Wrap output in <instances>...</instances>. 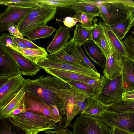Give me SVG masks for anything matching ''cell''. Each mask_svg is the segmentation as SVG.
Here are the masks:
<instances>
[{
  "label": "cell",
  "instance_id": "1",
  "mask_svg": "<svg viewBox=\"0 0 134 134\" xmlns=\"http://www.w3.org/2000/svg\"><path fill=\"white\" fill-rule=\"evenodd\" d=\"M60 79L56 93L64 102V108L60 111V122L61 127L65 128L70 125L74 118L79 114L82 104L89 96L84 92Z\"/></svg>",
  "mask_w": 134,
  "mask_h": 134
},
{
  "label": "cell",
  "instance_id": "2",
  "mask_svg": "<svg viewBox=\"0 0 134 134\" xmlns=\"http://www.w3.org/2000/svg\"><path fill=\"white\" fill-rule=\"evenodd\" d=\"M58 77L52 75H42L34 79H25L26 90L36 95L47 105H56L59 109L64 105L63 99L55 92Z\"/></svg>",
  "mask_w": 134,
  "mask_h": 134
},
{
  "label": "cell",
  "instance_id": "3",
  "mask_svg": "<svg viewBox=\"0 0 134 134\" xmlns=\"http://www.w3.org/2000/svg\"><path fill=\"white\" fill-rule=\"evenodd\" d=\"M14 125L23 131L38 132L57 129L56 123L50 118L43 115L26 111L21 112L8 118Z\"/></svg>",
  "mask_w": 134,
  "mask_h": 134
},
{
  "label": "cell",
  "instance_id": "4",
  "mask_svg": "<svg viewBox=\"0 0 134 134\" xmlns=\"http://www.w3.org/2000/svg\"><path fill=\"white\" fill-rule=\"evenodd\" d=\"M57 7L40 3L21 21L17 26L24 36L32 30L40 27L47 26V23L54 19Z\"/></svg>",
  "mask_w": 134,
  "mask_h": 134
},
{
  "label": "cell",
  "instance_id": "5",
  "mask_svg": "<svg viewBox=\"0 0 134 134\" xmlns=\"http://www.w3.org/2000/svg\"><path fill=\"white\" fill-rule=\"evenodd\" d=\"M99 79L100 83L94 97L108 106L122 99L124 90L121 74L113 80L108 79L104 75Z\"/></svg>",
  "mask_w": 134,
  "mask_h": 134
},
{
  "label": "cell",
  "instance_id": "6",
  "mask_svg": "<svg viewBox=\"0 0 134 134\" xmlns=\"http://www.w3.org/2000/svg\"><path fill=\"white\" fill-rule=\"evenodd\" d=\"M73 134H111L112 129L100 116L80 115L72 125Z\"/></svg>",
  "mask_w": 134,
  "mask_h": 134
},
{
  "label": "cell",
  "instance_id": "7",
  "mask_svg": "<svg viewBox=\"0 0 134 134\" xmlns=\"http://www.w3.org/2000/svg\"><path fill=\"white\" fill-rule=\"evenodd\" d=\"M98 8V16L110 26L127 18V15L118 0L95 1Z\"/></svg>",
  "mask_w": 134,
  "mask_h": 134
},
{
  "label": "cell",
  "instance_id": "8",
  "mask_svg": "<svg viewBox=\"0 0 134 134\" xmlns=\"http://www.w3.org/2000/svg\"><path fill=\"white\" fill-rule=\"evenodd\" d=\"M46 58L53 62L78 65L91 69L84 62L72 38L60 50L48 54Z\"/></svg>",
  "mask_w": 134,
  "mask_h": 134
},
{
  "label": "cell",
  "instance_id": "9",
  "mask_svg": "<svg viewBox=\"0 0 134 134\" xmlns=\"http://www.w3.org/2000/svg\"><path fill=\"white\" fill-rule=\"evenodd\" d=\"M100 117L112 129L115 127L134 134V112L119 113L106 110Z\"/></svg>",
  "mask_w": 134,
  "mask_h": 134
},
{
  "label": "cell",
  "instance_id": "10",
  "mask_svg": "<svg viewBox=\"0 0 134 134\" xmlns=\"http://www.w3.org/2000/svg\"><path fill=\"white\" fill-rule=\"evenodd\" d=\"M0 14V31L7 30L8 25L11 23L17 26L34 8L8 5Z\"/></svg>",
  "mask_w": 134,
  "mask_h": 134
},
{
  "label": "cell",
  "instance_id": "11",
  "mask_svg": "<svg viewBox=\"0 0 134 134\" xmlns=\"http://www.w3.org/2000/svg\"><path fill=\"white\" fill-rule=\"evenodd\" d=\"M40 68H50L64 70L74 72L96 79H98L100 74L92 69L81 66L64 62H56L51 61L46 58L37 64Z\"/></svg>",
  "mask_w": 134,
  "mask_h": 134
},
{
  "label": "cell",
  "instance_id": "12",
  "mask_svg": "<svg viewBox=\"0 0 134 134\" xmlns=\"http://www.w3.org/2000/svg\"><path fill=\"white\" fill-rule=\"evenodd\" d=\"M21 74L19 65L0 43V79L7 80Z\"/></svg>",
  "mask_w": 134,
  "mask_h": 134
},
{
  "label": "cell",
  "instance_id": "13",
  "mask_svg": "<svg viewBox=\"0 0 134 134\" xmlns=\"http://www.w3.org/2000/svg\"><path fill=\"white\" fill-rule=\"evenodd\" d=\"M24 80L21 74L7 80L0 79V108L19 91Z\"/></svg>",
  "mask_w": 134,
  "mask_h": 134
},
{
  "label": "cell",
  "instance_id": "14",
  "mask_svg": "<svg viewBox=\"0 0 134 134\" xmlns=\"http://www.w3.org/2000/svg\"><path fill=\"white\" fill-rule=\"evenodd\" d=\"M98 24L103 28L114 57L122 63V60L127 57L123 41L115 35L110 26L106 24L104 21H100Z\"/></svg>",
  "mask_w": 134,
  "mask_h": 134
},
{
  "label": "cell",
  "instance_id": "15",
  "mask_svg": "<svg viewBox=\"0 0 134 134\" xmlns=\"http://www.w3.org/2000/svg\"><path fill=\"white\" fill-rule=\"evenodd\" d=\"M23 101L25 111L41 114L50 118L48 105L37 96L26 90Z\"/></svg>",
  "mask_w": 134,
  "mask_h": 134
},
{
  "label": "cell",
  "instance_id": "16",
  "mask_svg": "<svg viewBox=\"0 0 134 134\" xmlns=\"http://www.w3.org/2000/svg\"><path fill=\"white\" fill-rule=\"evenodd\" d=\"M3 46L18 63L22 75L33 76L40 71V68L37 64L10 47Z\"/></svg>",
  "mask_w": 134,
  "mask_h": 134
},
{
  "label": "cell",
  "instance_id": "17",
  "mask_svg": "<svg viewBox=\"0 0 134 134\" xmlns=\"http://www.w3.org/2000/svg\"><path fill=\"white\" fill-rule=\"evenodd\" d=\"M71 38L69 28L60 25L59 29L56 30L53 39L47 47L46 50L49 54L56 52L66 45Z\"/></svg>",
  "mask_w": 134,
  "mask_h": 134
},
{
  "label": "cell",
  "instance_id": "18",
  "mask_svg": "<svg viewBox=\"0 0 134 134\" xmlns=\"http://www.w3.org/2000/svg\"><path fill=\"white\" fill-rule=\"evenodd\" d=\"M26 90L24 85L3 106L0 108V120L9 118L13 111L23 102Z\"/></svg>",
  "mask_w": 134,
  "mask_h": 134
},
{
  "label": "cell",
  "instance_id": "19",
  "mask_svg": "<svg viewBox=\"0 0 134 134\" xmlns=\"http://www.w3.org/2000/svg\"><path fill=\"white\" fill-rule=\"evenodd\" d=\"M122 85L124 90L134 91V60L128 57L122 61Z\"/></svg>",
  "mask_w": 134,
  "mask_h": 134
},
{
  "label": "cell",
  "instance_id": "20",
  "mask_svg": "<svg viewBox=\"0 0 134 134\" xmlns=\"http://www.w3.org/2000/svg\"><path fill=\"white\" fill-rule=\"evenodd\" d=\"M122 63L114 56L111 49L106 58L105 67L103 72V75L107 78L113 80L121 74Z\"/></svg>",
  "mask_w": 134,
  "mask_h": 134
},
{
  "label": "cell",
  "instance_id": "21",
  "mask_svg": "<svg viewBox=\"0 0 134 134\" xmlns=\"http://www.w3.org/2000/svg\"><path fill=\"white\" fill-rule=\"evenodd\" d=\"M83 45L86 53L90 58L104 69L106 58L97 44L91 40L85 42Z\"/></svg>",
  "mask_w": 134,
  "mask_h": 134
},
{
  "label": "cell",
  "instance_id": "22",
  "mask_svg": "<svg viewBox=\"0 0 134 134\" xmlns=\"http://www.w3.org/2000/svg\"><path fill=\"white\" fill-rule=\"evenodd\" d=\"M8 47L36 64L46 58L48 54L45 49L42 47L38 49L23 48L16 46Z\"/></svg>",
  "mask_w": 134,
  "mask_h": 134
},
{
  "label": "cell",
  "instance_id": "23",
  "mask_svg": "<svg viewBox=\"0 0 134 134\" xmlns=\"http://www.w3.org/2000/svg\"><path fill=\"white\" fill-rule=\"evenodd\" d=\"M43 69L49 74L65 81L72 80L86 82L92 79H97L74 72L64 70L50 68H44Z\"/></svg>",
  "mask_w": 134,
  "mask_h": 134
},
{
  "label": "cell",
  "instance_id": "24",
  "mask_svg": "<svg viewBox=\"0 0 134 134\" xmlns=\"http://www.w3.org/2000/svg\"><path fill=\"white\" fill-rule=\"evenodd\" d=\"M86 100L87 105L83 114L100 117L109 106L94 97L89 96Z\"/></svg>",
  "mask_w": 134,
  "mask_h": 134
},
{
  "label": "cell",
  "instance_id": "25",
  "mask_svg": "<svg viewBox=\"0 0 134 134\" xmlns=\"http://www.w3.org/2000/svg\"><path fill=\"white\" fill-rule=\"evenodd\" d=\"M93 27H86L80 24L76 25L74 31L73 41L75 44L81 46L85 42L89 40H92L91 32Z\"/></svg>",
  "mask_w": 134,
  "mask_h": 134
},
{
  "label": "cell",
  "instance_id": "26",
  "mask_svg": "<svg viewBox=\"0 0 134 134\" xmlns=\"http://www.w3.org/2000/svg\"><path fill=\"white\" fill-rule=\"evenodd\" d=\"M76 12H84L98 14L99 10L95 0H77L70 7Z\"/></svg>",
  "mask_w": 134,
  "mask_h": 134
},
{
  "label": "cell",
  "instance_id": "27",
  "mask_svg": "<svg viewBox=\"0 0 134 134\" xmlns=\"http://www.w3.org/2000/svg\"><path fill=\"white\" fill-rule=\"evenodd\" d=\"M56 30L55 29L51 26H41L32 30L25 36L28 40L32 41L39 39L49 37Z\"/></svg>",
  "mask_w": 134,
  "mask_h": 134
},
{
  "label": "cell",
  "instance_id": "28",
  "mask_svg": "<svg viewBox=\"0 0 134 134\" xmlns=\"http://www.w3.org/2000/svg\"><path fill=\"white\" fill-rule=\"evenodd\" d=\"M107 110L116 113L134 112V100H120L109 106Z\"/></svg>",
  "mask_w": 134,
  "mask_h": 134
},
{
  "label": "cell",
  "instance_id": "29",
  "mask_svg": "<svg viewBox=\"0 0 134 134\" xmlns=\"http://www.w3.org/2000/svg\"><path fill=\"white\" fill-rule=\"evenodd\" d=\"M133 26V24L127 18L110 26L115 35L122 40Z\"/></svg>",
  "mask_w": 134,
  "mask_h": 134
},
{
  "label": "cell",
  "instance_id": "30",
  "mask_svg": "<svg viewBox=\"0 0 134 134\" xmlns=\"http://www.w3.org/2000/svg\"><path fill=\"white\" fill-rule=\"evenodd\" d=\"M98 16V14L92 13L78 11L74 15L75 18L83 26L86 27L92 26V22L94 18Z\"/></svg>",
  "mask_w": 134,
  "mask_h": 134
},
{
  "label": "cell",
  "instance_id": "31",
  "mask_svg": "<svg viewBox=\"0 0 134 134\" xmlns=\"http://www.w3.org/2000/svg\"><path fill=\"white\" fill-rule=\"evenodd\" d=\"M0 4L7 6L13 5L24 7L35 8L39 6L38 0H1Z\"/></svg>",
  "mask_w": 134,
  "mask_h": 134
},
{
  "label": "cell",
  "instance_id": "32",
  "mask_svg": "<svg viewBox=\"0 0 134 134\" xmlns=\"http://www.w3.org/2000/svg\"><path fill=\"white\" fill-rule=\"evenodd\" d=\"M5 119L0 120V134H23L20 129Z\"/></svg>",
  "mask_w": 134,
  "mask_h": 134
},
{
  "label": "cell",
  "instance_id": "33",
  "mask_svg": "<svg viewBox=\"0 0 134 134\" xmlns=\"http://www.w3.org/2000/svg\"><path fill=\"white\" fill-rule=\"evenodd\" d=\"M65 81L70 85L84 92L89 96H95L96 92L95 89L89 85L86 82L72 80Z\"/></svg>",
  "mask_w": 134,
  "mask_h": 134
},
{
  "label": "cell",
  "instance_id": "34",
  "mask_svg": "<svg viewBox=\"0 0 134 134\" xmlns=\"http://www.w3.org/2000/svg\"><path fill=\"white\" fill-rule=\"evenodd\" d=\"M77 0H38L39 3H42L57 7L69 8Z\"/></svg>",
  "mask_w": 134,
  "mask_h": 134
},
{
  "label": "cell",
  "instance_id": "35",
  "mask_svg": "<svg viewBox=\"0 0 134 134\" xmlns=\"http://www.w3.org/2000/svg\"><path fill=\"white\" fill-rule=\"evenodd\" d=\"M127 13L129 19L134 26V0H119Z\"/></svg>",
  "mask_w": 134,
  "mask_h": 134
},
{
  "label": "cell",
  "instance_id": "36",
  "mask_svg": "<svg viewBox=\"0 0 134 134\" xmlns=\"http://www.w3.org/2000/svg\"><path fill=\"white\" fill-rule=\"evenodd\" d=\"M96 43L107 58L110 52L111 48L104 33L99 37Z\"/></svg>",
  "mask_w": 134,
  "mask_h": 134
},
{
  "label": "cell",
  "instance_id": "37",
  "mask_svg": "<svg viewBox=\"0 0 134 134\" xmlns=\"http://www.w3.org/2000/svg\"><path fill=\"white\" fill-rule=\"evenodd\" d=\"M127 56L134 60V39L131 36L126 37L123 41Z\"/></svg>",
  "mask_w": 134,
  "mask_h": 134
},
{
  "label": "cell",
  "instance_id": "38",
  "mask_svg": "<svg viewBox=\"0 0 134 134\" xmlns=\"http://www.w3.org/2000/svg\"><path fill=\"white\" fill-rule=\"evenodd\" d=\"M0 43L7 47L18 46L14 37L8 33H4L0 37Z\"/></svg>",
  "mask_w": 134,
  "mask_h": 134
},
{
  "label": "cell",
  "instance_id": "39",
  "mask_svg": "<svg viewBox=\"0 0 134 134\" xmlns=\"http://www.w3.org/2000/svg\"><path fill=\"white\" fill-rule=\"evenodd\" d=\"M50 114V118L57 123L61 120V117L59 110L56 105H48Z\"/></svg>",
  "mask_w": 134,
  "mask_h": 134
},
{
  "label": "cell",
  "instance_id": "40",
  "mask_svg": "<svg viewBox=\"0 0 134 134\" xmlns=\"http://www.w3.org/2000/svg\"><path fill=\"white\" fill-rule=\"evenodd\" d=\"M104 33L102 27L99 24L94 23L91 32L92 40L96 43L99 37Z\"/></svg>",
  "mask_w": 134,
  "mask_h": 134
},
{
  "label": "cell",
  "instance_id": "41",
  "mask_svg": "<svg viewBox=\"0 0 134 134\" xmlns=\"http://www.w3.org/2000/svg\"><path fill=\"white\" fill-rule=\"evenodd\" d=\"M7 30L11 35L14 37L20 38H24V36L20 31L17 26L12 23L8 25Z\"/></svg>",
  "mask_w": 134,
  "mask_h": 134
},
{
  "label": "cell",
  "instance_id": "42",
  "mask_svg": "<svg viewBox=\"0 0 134 134\" xmlns=\"http://www.w3.org/2000/svg\"><path fill=\"white\" fill-rule=\"evenodd\" d=\"M44 132L45 134H73V132L70 131L68 127L65 128L60 127L54 130H47Z\"/></svg>",
  "mask_w": 134,
  "mask_h": 134
},
{
  "label": "cell",
  "instance_id": "43",
  "mask_svg": "<svg viewBox=\"0 0 134 134\" xmlns=\"http://www.w3.org/2000/svg\"><path fill=\"white\" fill-rule=\"evenodd\" d=\"M76 46L85 63L90 67L91 69L96 72H98L94 65L90 61L85 54L81 46L76 45Z\"/></svg>",
  "mask_w": 134,
  "mask_h": 134
},
{
  "label": "cell",
  "instance_id": "44",
  "mask_svg": "<svg viewBox=\"0 0 134 134\" xmlns=\"http://www.w3.org/2000/svg\"><path fill=\"white\" fill-rule=\"evenodd\" d=\"M16 38L19 41L24 43L27 48L34 49H40L42 47L37 45L35 43L32 42V41H30L28 39L24 38H21L17 37Z\"/></svg>",
  "mask_w": 134,
  "mask_h": 134
},
{
  "label": "cell",
  "instance_id": "45",
  "mask_svg": "<svg viewBox=\"0 0 134 134\" xmlns=\"http://www.w3.org/2000/svg\"><path fill=\"white\" fill-rule=\"evenodd\" d=\"M78 22L75 18L70 16H67L64 18L63 21L64 24L69 28L73 27Z\"/></svg>",
  "mask_w": 134,
  "mask_h": 134
},
{
  "label": "cell",
  "instance_id": "46",
  "mask_svg": "<svg viewBox=\"0 0 134 134\" xmlns=\"http://www.w3.org/2000/svg\"><path fill=\"white\" fill-rule=\"evenodd\" d=\"M122 99L126 101L134 100V91L124 90L122 94Z\"/></svg>",
  "mask_w": 134,
  "mask_h": 134
},
{
  "label": "cell",
  "instance_id": "47",
  "mask_svg": "<svg viewBox=\"0 0 134 134\" xmlns=\"http://www.w3.org/2000/svg\"><path fill=\"white\" fill-rule=\"evenodd\" d=\"M86 82L89 85L94 88L96 91L99 85L100 80L99 78L98 79H93Z\"/></svg>",
  "mask_w": 134,
  "mask_h": 134
},
{
  "label": "cell",
  "instance_id": "48",
  "mask_svg": "<svg viewBox=\"0 0 134 134\" xmlns=\"http://www.w3.org/2000/svg\"><path fill=\"white\" fill-rule=\"evenodd\" d=\"M112 129L111 134H131L128 132L116 127H114Z\"/></svg>",
  "mask_w": 134,
  "mask_h": 134
},
{
  "label": "cell",
  "instance_id": "49",
  "mask_svg": "<svg viewBox=\"0 0 134 134\" xmlns=\"http://www.w3.org/2000/svg\"><path fill=\"white\" fill-rule=\"evenodd\" d=\"M14 37V38L16 42L18 47L20 48H27V47L25 45L21 42L19 41L15 37Z\"/></svg>",
  "mask_w": 134,
  "mask_h": 134
},
{
  "label": "cell",
  "instance_id": "50",
  "mask_svg": "<svg viewBox=\"0 0 134 134\" xmlns=\"http://www.w3.org/2000/svg\"><path fill=\"white\" fill-rule=\"evenodd\" d=\"M86 100L82 103L81 106L79 113V114L80 115L83 114V113L86 107L87 104Z\"/></svg>",
  "mask_w": 134,
  "mask_h": 134
},
{
  "label": "cell",
  "instance_id": "51",
  "mask_svg": "<svg viewBox=\"0 0 134 134\" xmlns=\"http://www.w3.org/2000/svg\"><path fill=\"white\" fill-rule=\"evenodd\" d=\"M24 134H38V132L35 131H27Z\"/></svg>",
  "mask_w": 134,
  "mask_h": 134
},
{
  "label": "cell",
  "instance_id": "52",
  "mask_svg": "<svg viewBox=\"0 0 134 134\" xmlns=\"http://www.w3.org/2000/svg\"><path fill=\"white\" fill-rule=\"evenodd\" d=\"M132 33L133 36V38L134 39V30L132 32Z\"/></svg>",
  "mask_w": 134,
  "mask_h": 134
}]
</instances>
